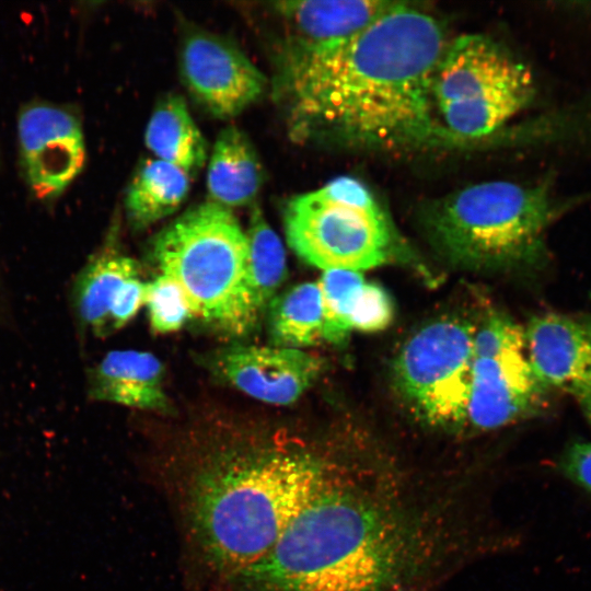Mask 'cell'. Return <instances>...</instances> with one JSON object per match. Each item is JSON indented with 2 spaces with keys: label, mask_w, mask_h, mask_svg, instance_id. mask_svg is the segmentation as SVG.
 <instances>
[{
  "label": "cell",
  "mask_w": 591,
  "mask_h": 591,
  "mask_svg": "<svg viewBox=\"0 0 591 591\" xmlns=\"http://www.w3.org/2000/svg\"><path fill=\"white\" fill-rule=\"evenodd\" d=\"M387 470L325 457L250 591H415L450 552L448 511Z\"/></svg>",
  "instance_id": "cell-1"
},
{
  "label": "cell",
  "mask_w": 591,
  "mask_h": 591,
  "mask_svg": "<svg viewBox=\"0 0 591 591\" xmlns=\"http://www.w3.org/2000/svg\"><path fill=\"white\" fill-rule=\"evenodd\" d=\"M447 44L440 22L404 1L345 39L304 44L285 38L275 89L291 135L382 150L450 139L432 101Z\"/></svg>",
  "instance_id": "cell-2"
},
{
  "label": "cell",
  "mask_w": 591,
  "mask_h": 591,
  "mask_svg": "<svg viewBox=\"0 0 591 591\" xmlns=\"http://www.w3.org/2000/svg\"><path fill=\"white\" fill-rule=\"evenodd\" d=\"M325 457L259 448L218 454L184 483V508L206 559L239 578L259 563L308 498Z\"/></svg>",
  "instance_id": "cell-3"
},
{
  "label": "cell",
  "mask_w": 591,
  "mask_h": 591,
  "mask_svg": "<svg viewBox=\"0 0 591 591\" xmlns=\"http://www.w3.org/2000/svg\"><path fill=\"white\" fill-rule=\"evenodd\" d=\"M567 208L546 184L489 181L427 202L421 221L451 262L499 268L543 254L546 230Z\"/></svg>",
  "instance_id": "cell-4"
},
{
  "label": "cell",
  "mask_w": 591,
  "mask_h": 591,
  "mask_svg": "<svg viewBox=\"0 0 591 591\" xmlns=\"http://www.w3.org/2000/svg\"><path fill=\"white\" fill-rule=\"evenodd\" d=\"M153 255L192 317L233 335L256 325L245 291L246 235L230 208L207 201L188 209L158 234Z\"/></svg>",
  "instance_id": "cell-5"
},
{
  "label": "cell",
  "mask_w": 591,
  "mask_h": 591,
  "mask_svg": "<svg viewBox=\"0 0 591 591\" xmlns=\"http://www.w3.org/2000/svg\"><path fill=\"white\" fill-rule=\"evenodd\" d=\"M531 70L505 46L483 34L448 42L432 81L439 125L453 140L499 131L533 101Z\"/></svg>",
  "instance_id": "cell-6"
},
{
  "label": "cell",
  "mask_w": 591,
  "mask_h": 591,
  "mask_svg": "<svg viewBox=\"0 0 591 591\" xmlns=\"http://www.w3.org/2000/svg\"><path fill=\"white\" fill-rule=\"evenodd\" d=\"M285 230L290 247L324 271L376 267L394 245V230L381 204L351 176L293 197L285 210Z\"/></svg>",
  "instance_id": "cell-7"
},
{
  "label": "cell",
  "mask_w": 591,
  "mask_h": 591,
  "mask_svg": "<svg viewBox=\"0 0 591 591\" xmlns=\"http://www.w3.org/2000/svg\"><path fill=\"white\" fill-rule=\"evenodd\" d=\"M476 328L456 317L434 321L416 332L395 359L399 393L432 428L467 429Z\"/></svg>",
  "instance_id": "cell-8"
},
{
  "label": "cell",
  "mask_w": 591,
  "mask_h": 591,
  "mask_svg": "<svg viewBox=\"0 0 591 591\" xmlns=\"http://www.w3.org/2000/svg\"><path fill=\"white\" fill-rule=\"evenodd\" d=\"M546 392L530 364L524 329L491 314L475 333L467 429L493 430L524 418Z\"/></svg>",
  "instance_id": "cell-9"
},
{
  "label": "cell",
  "mask_w": 591,
  "mask_h": 591,
  "mask_svg": "<svg viewBox=\"0 0 591 591\" xmlns=\"http://www.w3.org/2000/svg\"><path fill=\"white\" fill-rule=\"evenodd\" d=\"M179 66L192 96L219 118L236 116L266 90V78L237 47L204 31L185 37Z\"/></svg>",
  "instance_id": "cell-10"
},
{
  "label": "cell",
  "mask_w": 591,
  "mask_h": 591,
  "mask_svg": "<svg viewBox=\"0 0 591 591\" xmlns=\"http://www.w3.org/2000/svg\"><path fill=\"white\" fill-rule=\"evenodd\" d=\"M18 135L33 194L44 200L60 196L85 162L84 135L77 116L49 104L30 105L20 113Z\"/></svg>",
  "instance_id": "cell-11"
},
{
  "label": "cell",
  "mask_w": 591,
  "mask_h": 591,
  "mask_svg": "<svg viewBox=\"0 0 591 591\" xmlns=\"http://www.w3.org/2000/svg\"><path fill=\"white\" fill-rule=\"evenodd\" d=\"M324 367L321 357L297 348L235 345L220 350L212 368L241 392L268 404L294 403Z\"/></svg>",
  "instance_id": "cell-12"
},
{
  "label": "cell",
  "mask_w": 591,
  "mask_h": 591,
  "mask_svg": "<svg viewBox=\"0 0 591 591\" xmlns=\"http://www.w3.org/2000/svg\"><path fill=\"white\" fill-rule=\"evenodd\" d=\"M524 337L536 378L569 394L591 427V340L578 321L555 313L534 316Z\"/></svg>",
  "instance_id": "cell-13"
},
{
  "label": "cell",
  "mask_w": 591,
  "mask_h": 591,
  "mask_svg": "<svg viewBox=\"0 0 591 591\" xmlns=\"http://www.w3.org/2000/svg\"><path fill=\"white\" fill-rule=\"evenodd\" d=\"M397 1L312 0L280 1L275 10L282 18L286 38L304 44H324L348 38L379 20Z\"/></svg>",
  "instance_id": "cell-14"
},
{
  "label": "cell",
  "mask_w": 591,
  "mask_h": 591,
  "mask_svg": "<svg viewBox=\"0 0 591 591\" xmlns=\"http://www.w3.org/2000/svg\"><path fill=\"white\" fill-rule=\"evenodd\" d=\"M90 394L97 401L138 409H169L163 389V366L155 356L147 351L108 352L95 369Z\"/></svg>",
  "instance_id": "cell-15"
},
{
  "label": "cell",
  "mask_w": 591,
  "mask_h": 591,
  "mask_svg": "<svg viewBox=\"0 0 591 591\" xmlns=\"http://www.w3.org/2000/svg\"><path fill=\"white\" fill-rule=\"evenodd\" d=\"M263 167L247 136L223 128L212 147L207 187L213 202L227 208L252 204L263 184Z\"/></svg>",
  "instance_id": "cell-16"
},
{
  "label": "cell",
  "mask_w": 591,
  "mask_h": 591,
  "mask_svg": "<svg viewBox=\"0 0 591 591\" xmlns=\"http://www.w3.org/2000/svg\"><path fill=\"white\" fill-rule=\"evenodd\" d=\"M144 142L157 159L188 175L200 170L207 160L206 140L179 95L160 100L147 125Z\"/></svg>",
  "instance_id": "cell-17"
},
{
  "label": "cell",
  "mask_w": 591,
  "mask_h": 591,
  "mask_svg": "<svg viewBox=\"0 0 591 591\" xmlns=\"http://www.w3.org/2000/svg\"><path fill=\"white\" fill-rule=\"evenodd\" d=\"M245 235V291L250 313L256 324L277 297L278 289L286 279V253L279 236L258 206L252 207Z\"/></svg>",
  "instance_id": "cell-18"
},
{
  "label": "cell",
  "mask_w": 591,
  "mask_h": 591,
  "mask_svg": "<svg viewBox=\"0 0 591 591\" xmlns=\"http://www.w3.org/2000/svg\"><path fill=\"white\" fill-rule=\"evenodd\" d=\"M139 266L129 256L104 251L80 273L74 287L78 314L95 334L111 332L109 312L113 302L129 279L138 277Z\"/></svg>",
  "instance_id": "cell-19"
},
{
  "label": "cell",
  "mask_w": 591,
  "mask_h": 591,
  "mask_svg": "<svg viewBox=\"0 0 591 591\" xmlns=\"http://www.w3.org/2000/svg\"><path fill=\"white\" fill-rule=\"evenodd\" d=\"M189 190V175L167 162L147 160L135 174L125 199L128 220L142 229L175 212Z\"/></svg>",
  "instance_id": "cell-20"
},
{
  "label": "cell",
  "mask_w": 591,
  "mask_h": 591,
  "mask_svg": "<svg viewBox=\"0 0 591 591\" xmlns=\"http://www.w3.org/2000/svg\"><path fill=\"white\" fill-rule=\"evenodd\" d=\"M268 310L274 346L300 349L323 340L324 311L317 282H303L277 294Z\"/></svg>",
  "instance_id": "cell-21"
},
{
  "label": "cell",
  "mask_w": 591,
  "mask_h": 591,
  "mask_svg": "<svg viewBox=\"0 0 591 591\" xmlns=\"http://www.w3.org/2000/svg\"><path fill=\"white\" fill-rule=\"evenodd\" d=\"M359 271L327 270L318 283L324 311L323 340L341 345L351 332L349 312L354 296L364 283Z\"/></svg>",
  "instance_id": "cell-22"
},
{
  "label": "cell",
  "mask_w": 591,
  "mask_h": 591,
  "mask_svg": "<svg viewBox=\"0 0 591 591\" xmlns=\"http://www.w3.org/2000/svg\"><path fill=\"white\" fill-rule=\"evenodd\" d=\"M151 327L157 333L178 331L192 317L186 297L179 285L161 274L144 286V302Z\"/></svg>",
  "instance_id": "cell-23"
},
{
  "label": "cell",
  "mask_w": 591,
  "mask_h": 591,
  "mask_svg": "<svg viewBox=\"0 0 591 591\" xmlns=\"http://www.w3.org/2000/svg\"><path fill=\"white\" fill-rule=\"evenodd\" d=\"M394 304L389 292L375 282H364L352 298L349 325L351 331L375 333L393 321Z\"/></svg>",
  "instance_id": "cell-24"
},
{
  "label": "cell",
  "mask_w": 591,
  "mask_h": 591,
  "mask_svg": "<svg viewBox=\"0 0 591 591\" xmlns=\"http://www.w3.org/2000/svg\"><path fill=\"white\" fill-rule=\"evenodd\" d=\"M144 286L138 277L121 286L109 312L111 331L123 327L137 314L144 302Z\"/></svg>",
  "instance_id": "cell-25"
},
{
  "label": "cell",
  "mask_w": 591,
  "mask_h": 591,
  "mask_svg": "<svg viewBox=\"0 0 591 591\" xmlns=\"http://www.w3.org/2000/svg\"><path fill=\"white\" fill-rule=\"evenodd\" d=\"M560 471L571 482L591 494V442L571 443L560 457Z\"/></svg>",
  "instance_id": "cell-26"
},
{
  "label": "cell",
  "mask_w": 591,
  "mask_h": 591,
  "mask_svg": "<svg viewBox=\"0 0 591 591\" xmlns=\"http://www.w3.org/2000/svg\"><path fill=\"white\" fill-rule=\"evenodd\" d=\"M578 323L591 340V315L583 316Z\"/></svg>",
  "instance_id": "cell-27"
}]
</instances>
